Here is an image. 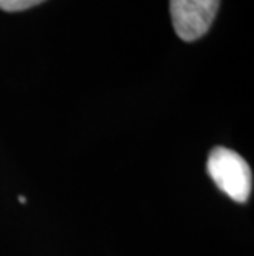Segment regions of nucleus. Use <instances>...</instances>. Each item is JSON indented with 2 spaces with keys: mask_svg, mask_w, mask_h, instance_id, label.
Instances as JSON below:
<instances>
[{
  "mask_svg": "<svg viewBox=\"0 0 254 256\" xmlns=\"http://www.w3.org/2000/svg\"><path fill=\"white\" fill-rule=\"evenodd\" d=\"M207 170L221 192L238 204H246L253 190V172L238 152L215 147L210 152Z\"/></svg>",
  "mask_w": 254,
  "mask_h": 256,
  "instance_id": "1",
  "label": "nucleus"
},
{
  "mask_svg": "<svg viewBox=\"0 0 254 256\" xmlns=\"http://www.w3.org/2000/svg\"><path fill=\"white\" fill-rule=\"evenodd\" d=\"M221 0H170L175 34L183 42H195L212 26Z\"/></svg>",
  "mask_w": 254,
  "mask_h": 256,
  "instance_id": "2",
  "label": "nucleus"
},
{
  "mask_svg": "<svg viewBox=\"0 0 254 256\" xmlns=\"http://www.w3.org/2000/svg\"><path fill=\"white\" fill-rule=\"evenodd\" d=\"M45 0H0V10L3 12H21V10L36 7Z\"/></svg>",
  "mask_w": 254,
  "mask_h": 256,
  "instance_id": "3",
  "label": "nucleus"
},
{
  "mask_svg": "<svg viewBox=\"0 0 254 256\" xmlns=\"http://www.w3.org/2000/svg\"><path fill=\"white\" fill-rule=\"evenodd\" d=\"M18 200L21 202V204H25V202H26V198H25V197H18Z\"/></svg>",
  "mask_w": 254,
  "mask_h": 256,
  "instance_id": "4",
  "label": "nucleus"
}]
</instances>
